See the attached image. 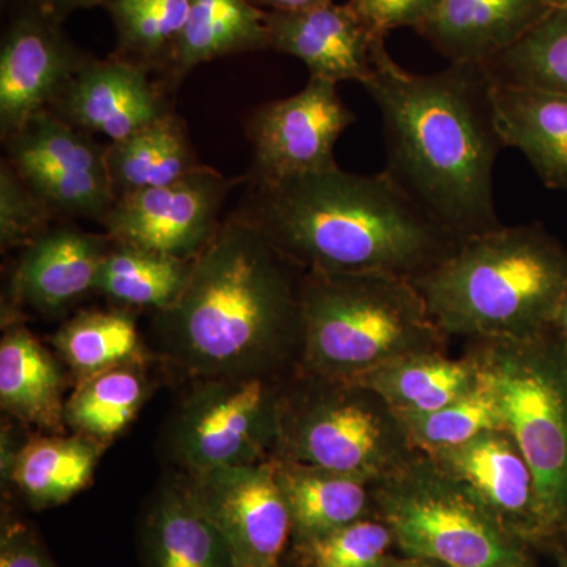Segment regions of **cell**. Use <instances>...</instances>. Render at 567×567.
Listing matches in <instances>:
<instances>
[{"mask_svg": "<svg viewBox=\"0 0 567 567\" xmlns=\"http://www.w3.org/2000/svg\"><path fill=\"white\" fill-rule=\"evenodd\" d=\"M364 89L382 117L385 173L458 240L502 226L494 169L506 147L486 66L450 63L435 73H410L382 40Z\"/></svg>", "mask_w": 567, "mask_h": 567, "instance_id": "1", "label": "cell"}, {"mask_svg": "<svg viewBox=\"0 0 567 567\" xmlns=\"http://www.w3.org/2000/svg\"><path fill=\"white\" fill-rule=\"evenodd\" d=\"M238 215L295 267L415 279L462 244L383 171L336 164L278 181L248 177Z\"/></svg>", "mask_w": 567, "mask_h": 567, "instance_id": "2", "label": "cell"}, {"mask_svg": "<svg viewBox=\"0 0 567 567\" xmlns=\"http://www.w3.org/2000/svg\"><path fill=\"white\" fill-rule=\"evenodd\" d=\"M303 275L230 213L194 259L177 303L156 312L162 352L196 379L274 372L300 349Z\"/></svg>", "mask_w": 567, "mask_h": 567, "instance_id": "3", "label": "cell"}, {"mask_svg": "<svg viewBox=\"0 0 567 567\" xmlns=\"http://www.w3.org/2000/svg\"><path fill=\"white\" fill-rule=\"evenodd\" d=\"M412 281L446 336L539 338L567 297V249L540 223L499 226Z\"/></svg>", "mask_w": 567, "mask_h": 567, "instance_id": "4", "label": "cell"}, {"mask_svg": "<svg viewBox=\"0 0 567 567\" xmlns=\"http://www.w3.org/2000/svg\"><path fill=\"white\" fill-rule=\"evenodd\" d=\"M445 338L410 278L303 275L300 352L308 375L354 382L399 358L442 350Z\"/></svg>", "mask_w": 567, "mask_h": 567, "instance_id": "5", "label": "cell"}, {"mask_svg": "<svg viewBox=\"0 0 567 567\" xmlns=\"http://www.w3.org/2000/svg\"><path fill=\"white\" fill-rule=\"evenodd\" d=\"M475 342L477 371L532 470L539 536L551 535L567 520L566 346L554 331Z\"/></svg>", "mask_w": 567, "mask_h": 567, "instance_id": "6", "label": "cell"}, {"mask_svg": "<svg viewBox=\"0 0 567 567\" xmlns=\"http://www.w3.org/2000/svg\"><path fill=\"white\" fill-rule=\"evenodd\" d=\"M371 495L405 557L446 567H533L527 540L425 454L375 481Z\"/></svg>", "mask_w": 567, "mask_h": 567, "instance_id": "7", "label": "cell"}, {"mask_svg": "<svg viewBox=\"0 0 567 567\" xmlns=\"http://www.w3.org/2000/svg\"><path fill=\"white\" fill-rule=\"evenodd\" d=\"M281 395L275 457L382 480L415 456L391 406L360 383L308 375Z\"/></svg>", "mask_w": 567, "mask_h": 567, "instance_id": "8", "label": "cell"}, {"mask_svg": "<svg viewBox=\"0 0 567 567\" xmlns=\"http://www.w3.org/2000/svg\"><path fill=\"white\" fill-rule=\"evenodd\" d=\"M271 374L199 379L169 431L171 456L185 475L275 457L284 391Z\"/></svg>", "mask_w": 567, "mask_h": 567, "instance_id": "9", "label": "cell"}, {"mask_svg": "<svg viewBox=\"0 0 567 567\" xmlns=\"http://www.w3.org/2000/svg\"><path fill=\"white\" fill-rule=\"evenodd\" d=\"M7 159L55 216L102 221L115 203L106 148L50 111L3 140Z\"/></svg>", "mask_w": 567, "mask_h": 567, "instance_id": "10", "label": "cell"}, {"mask_svg": "<svg viewBox=\"0 0 567 567\" xmlns=\"http://www.w3.org/2000/svg\"><path fill=\"white\" fill-rule=\"evenodd\" d=\"M238 183L203 164L169 185L118 197L100 224L115 244L194 260L218 233Z\"/></svg>", "mask_w": 567, "mask_h": 567, "instance_id": "11", "label": "cell"}, {"mask_svg": "<svg viewBox=\"0 0 567 567\" xmlns=\"http://www.w3.org/2000/svg\"><path fill=\"white\" fill-rule=\"evenodd\" d=\"M9 21L0 48V132L2 140L32 117L50 111L66 84L92 55L62 29L43 0H9Z\"/></svg>", "mask_w": 567, "mask_h": 567, "instance_id": "12", "label": "cell"}, {"mask_svg": "<svg viewBox=\"0 0 567 567\" xmlns=\"http://www.w3.org/2000/svg\"><path fill=\"white\" fill-rule=\"evenodd\" d=\"M183 480L226 539L238 567H281L292 520L276 477L275 457Z\"/></svg>", "mask_w": 567, "mask_h": 567, "instance_id": "13", "label": "cell"}, {"mask_svg": "<svg viewBox=\"0 0 567 567\" xmlns=\"http://www.w3.org/2000/svg\"><path fill=\"white\" fill-rule=\"evenodd\" d=\"M354 121L338 84L309 78L303 91L264 104L249 118L254 162L248 177L278 181L336 166V144Z\"/></svg>", "mask_w": 567, "mask_h": 567, "instance_id": "14", "label": "cell"}, {"mask_svg": "<svg viewBox=\"0 0 567 567\" xmlns=\"http://www.w3.org/2000/svg\"><path fill=\"white\" fill-rule=\"evenodd\" d=\"M270 50L305 63L309 78L365 84L374 73L377 35L347 3H327L301 11H265Z\"/></svg>", "mask_w": 567, "mask_h": 567, "instance_id": "15", "label": "cell"}, {"mask_svg": "<svg viewBox=\"0 0 567 567\" xmlns=\"http://www.w3.org/2000/svg\"><path fill=\"white\" fill-rule=\"evenodd\" d=\"M50 112L74 128L107 137L110 144L169 114L148 70L117 55L85 63Z\"/></svg>", "mask_w": 567, "mask_h": 567, "instance_id": "16", "label": "cell"}, {"mask_svg": "<svg viewBox=\"0 0 567 567\" xmlns=\"http://www.w3.org/2000/svg\"><path fill=\"white\" fill-rule=\"evenodd\" d=\"M111 245L107 235L70 226L51 227L21 249L11 275V301L43 316L69 311L85 295L95 292L100 267Z\"/></svg>", "mask_w": 567, "mask_h": 567, "instance_id": "17", "label": "cell"}, {"mask_svg": "<svg viewBox=\"0 0 567 567\" xmlns=\"http://www.w3.org/2000/svg\"><path fill=\"white\" fill-rule=\"evenodd\" d=\"M522 539L539 536L535 481L516 440L503 429L429 456Z\"/></svg>", "mask_w": 567, "mask_h": 567, "instance_id": "18", "label": "cell"}, {"mask_svg": "<svg viewBox=\"0 0 567 567\" xmlns=\"http://www.w3.org/2000/svg\"><path fill=\"white\" fill-rule=\"evenodd\" d=\"M544 0H442L417 33L450 63H486L546 17Z\"/></svg>", "mask_w": 567, "mask_h": 567, "instance_id": "19", "label": "cell"}, {"mask_svg": "<svg viewBox=\"0 0 567 567\" xmlns=\"http://www.w3.org/2000/svg\"><path fill=\"white\" fill-rule=\"evenodd\" d=\"M496 128L548 189L567 192V95L494 82Z\"/></svg>", "mask_w": 567, "mask_h": 567, "instance_id": "20", "label": "cell"}, {"mask_svg": "<svg viewBox=\"0 0 567 567\" xmlns=\"http://www.w3.org/2000/svg\"><path fill=\"white\" fill-rule=\"evenodd\" d=\"M144 554L147 567H238L185 480L164 484L153 498L144 524Z\"/></svg>", "mask_w": 567, "mask_h": 567, "instance_id": "21", "label": "cell"}, {"mask_svg": "<svg viewBox=\"0 0 567 567\" xmlns=\"http://www.w3.org/2000/svg\"><path fill=\"white\" fill-rule=\"evenodd\" d=\"M0 404L21 423L63 434L65 402L58 361L24 327H13L0 341Z\"/></svg>", "mask_w": 567, "mask_h": 567, "instance_id": "22", "label": "cell"}, {"mask_svg": "<svg viewBox=\"0 0 567 567\" xmlns=\"http://www.w3.org/2000/svg\"><path fill=\"white\" fill-rule=\"evenodd\" d=\"M275 465L292 520V543L324 535L368 517L372 506V483L363 477L278 457H275Z\"/></svg>", "mask_w": 567, "mask_h": 567, "instance_id": "23", "label": "cell"}, {"mask_svg": "<svg viewBox=\"0 0 567 567\" xmlns=\"http://www.w3.org/2000/svg\"><path fill=\"white\" fill-rule=\"evenodd\" d=\"M104 450L80 434L32 436L18 451L9 486L35 509L62 505L91 484Z\"/></svg>", "mask_w": 567, "mask_h": 567, "instance_id": "24", "label": "cell"}, {"mask_svg": "<svg viewBox=\"0 0 567 567\" xmlns=\"http://www.w3.org/2000/svg\"><path fill=\"white\" fill-rule=\"evenodd\" d=\"M424 352L399 358L354 380L379 394L395 415L435 412L472 391L480 382L475 358L454 360Z\"/></svg>", "mask_w": 567, "mask_h": 567, "instance_id": "25", "label": "cell"}, {"mask_svg": "<svg viewBox=\"0 0 567 567\" xmlns=\"http://www.w3.org/2000/svg\"><path fill=\"white\" fill-rule=\"evenodd\" d=\"M270 50L265 11L251 0H192L167 73L182 81L203 63L241 54Z\"/></svg>", "mask_w": 567, "mask_h": 567, "instance_id": "26", "label": "cell"}, {"mask_svg": "<svg viewBox=\"0 0 567 567\" xmlns=\"http://www.w3.org/2000/svg\"><path fill=\"white\" fill-rule=\"evenodd\" d=\"M107 175L115 199L159 188L199 169L185 125L173 112L106 148Z\"/></svg>", "mask_w": 567, "mask_h": 567, "instance_id": "27", "label": "cell"}, {"mask_svg": "<svg viewBox=\"0 0 567 567\" xmlns=\"http://www.w3.org/2000/svg\"><path fill=\"white\" fill-rule=\"evenodd\" d=\"M193 262L112 241L100 267L95 292L123 308L166 311L186 289Z\"/></svg>", "mask_w": 567, "mask_h": 567, "instance_id": "28", "label": "cell"}, {"mask_svg": "<svg viewBox=\"0 0 567 567\" xmlns=\"http://www.w3.org/2000/svg\"><path fill=\"white\" fill-rule=\"evenodd\" d=\"M144 365H122L80 380L65 402L66 427L104 445L121 435L151 395Z\"/></svg>", "mask_w": 567, "mask_h": 567, "instance_id": "29", "label": "cell"}, {"mask_svg": "<svg viewBox=\"0 0 567 567\" xmlns=\"http://www.w3.org/2000/svg\"><path fill=\"white\" fill-rule=\"evenodd\" d=\"M52 342L80 380L147 361L136 320L125 309L82 312L62 324Z\"/></svg>", "mask_w": 567, "mask_h": 567, "instance_id": "30", "label": "cell"}, {"mask_svg": "<svg viewBox=\"0 0 567 567\" xmlns=\"http://www.w3.org/2000/svg\"><path fill=\"white\" fill-rule=\"evenodd\" d=\"M192 0H114L104 7L117 32L114 55L145 70L167 69Z\"/></svg>", "mask_w": 567, "mask_h": 567, "instance_id": "31", "label": "cell"}, {"mask_svg": "<svg viewBox=\"0 0 567 567\" xmlns=\"http://www.w3.org/2000/svg\"><path fill=\"white\" fill-rule=\"evenodd\" d=\"M484 66L495 84L567 95V6L548 10L524 39Z\"/></svg>", "mask_w": 567, "mask_h": 567, "instance_id": "32", "label": "cell"}, {"mask_svg": "<svg viewBox=\"0 0 567 567\" xmlns=\"http://www.w3.org/2000/svg\"><path fill=\"white\" fill-rule=\"evenodd\" d=\"M398 417L404 427L410 446L425 456L462 445L486 431H506L494 391L484 382L481 374L477 385L451 404L435 412Z\"/></svg>", "mask_w": 567, "mask_h": 567, "instance_id": "33", "label": "cell"}, {"mask_svg": "<svg viewBox=\"0 0 567 567\" xmlns=\"http://www.w3.org/2000/svg\"><path fill=\"white\" fill-rule=\"evenodd\" d=\"M292 544L295 561L300 567H380L394 539L385 522L364 517Z\"/></svg>", "mask_w": 567, "mask_h": 567, "instance_id": "34", "label": "cell"}, {"mask_svg": "<svg viewBox=\"0 0 567 567\" xmlns=\"http://www.w3.org/2000/svg\"><path fill=\"white\" fill-rule=\"evenodd\" d=\"M54 213L22 181L9 159L0 164V246L24 249L51 229Z\"/></svg>", "mask_w": 567, "mask_h": 567, "instance_id": "35", "label": "cell"}, {"mask_svg": "<svg viewBox=\"0 0 567 567\" xmlns=\"http://www.w3.org/2000/svg\"><path fill=\"white\" fill-rule=\"evenodd\" d=\"M442 0H349L365 24L380 37L395 29H417L439 9Z\"/></svg>", "mask_w": 567, "mask_h": 567, "instance_id": "36", "label": "cell"}, {"mask_svg": "<svg viewBox=\"0 0 567 567\" xmlns=\"http://www.w3.org/2000/svg\"><path fill=\"white\" fill-rule=\"evenodd\" d=\"M0 567H58L31 525L3 518L0 532Z\"/></svg>", "mask_w": 567, "mask_h": 567, "instance_id": "37", "label": "cell"}, {"mask_svg": "<svg viewBox=\"0 0 567 567\" xmlns=\"http://www.w3.org/2000/svg\"><path fill=\"white\" fill-rule=\"evenodd\" d=\"M43 2L55 17L65 21L70 14L76 13V11L106 7L114 0H43Z\"/></svg>", "mask_w": 567, "mask_h": 567, "instance_id": "38", "label": "cell"}, {"mask_svg": "<svg viewBox=\"0 0 567 567\" xmlns=\"http://www.w3.org/2000/svg\"><path fill=\"white\" fill-rule=\"evenodd\" d=\"M251 2L264 11H301L327 6L334 0H251Z\"/></svg>", "mask_w": 567, "mask_h": 567, "instance_id": "39", "label": "cell"}, {"mask_svg": "<svg viewBox=\"0 0 567 567\" xmlns=\"http://www.w3.org/2000/svg\"><path fill=\"white\" fill-rule=\"evenodd\" d=\"M380 567H446L431 559L406 557L405 559H386Z\"/></svg>", "mask_w": 567, "mask_h": 567, "instance_id": "40", "label": "cell"}, {"mask_svg": "<svg viewBox=\"0 0 567 567\" xmlns=\"http://www.w3.org/2000/svg\"><path fill=\"white\" fill-rule=\"evenodd\" d=\"M554 333H557L563 344L567 347V297L566 300L563 301L561 309H559Z\"/></svg>", "mask_w": 567, "mask_h": 567, "instance_id": "41", "label": "cell"}, {"mask_svg": "<svg viewBox=\"0 0 567 567\" xmlns=\"http://www.w3.org/2000/svg\"><path fill=\"white\" fill-rule=\"evenodd\" d=\"M550 9H558V7H566L567 0H544Z\"/></svg>", "mask_w": 567, "mask_h": 567, "instance_id": "42", "label": "cell"}, {"mask_svg": "<svg viewBox=\"0 0 567 567\" xmlns=\"http://www.w3.org/2000/svg\"><path fill=\"white\" fill-rule=\"evenodd\" d=\"M559 567H567V561L559 563Z\"/></svg>", "mask_w": 567, "mask_h": 567, "instance_id": "43", "label": "cell"}, {"mask_svg": "<svg viewBox=\"0 0 567 567\" xmlns=\"http://www.w3.org/2000/svg\"><path fill=\"white\" fill-rule=\"evenodd\" d=\"M3 3L9 2V0H2Z\"/></svg>", "mask_w": 567, "mask_h": 567, "instance_id": "44", "label": "cell"}]
</instances>
